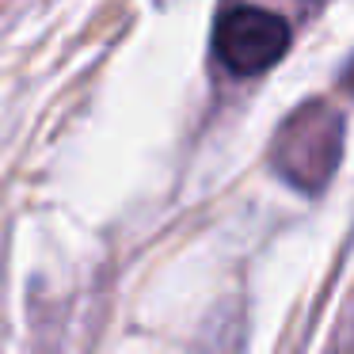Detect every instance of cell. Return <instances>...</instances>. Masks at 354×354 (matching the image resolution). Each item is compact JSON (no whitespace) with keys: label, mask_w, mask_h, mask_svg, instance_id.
<instances>
[{"label":"cell","mask_w":354,"mask_h":354,"mask_svg":"<svg viewBox=\"0 0 354 354\" xmlns=\"http://www.w3.org/2000/svg\"><path fill=\"white\" fill-rule=\"evenodd\" d=\"M290 24L278 12L259 4H236L214 27L217 62L232 77H259L270 65H278L290 50Z\"/></svg>","instance_id":"cell-1"},{"label":"cell","mask_w":354,"mask_h":354,"mask_svg":"<svg viewBox=\"0 0 354 354\" xmlns=\"http://www.w3.org/2000/svg\"><path fill=\"white\" fill-rule=\"evenodd\" d=\"M343 84H346V92H351V95H354V62H351V65H346V77H343Z\"/></svg>","instance_id":"cell-2"}]
</instances>
